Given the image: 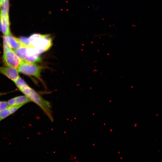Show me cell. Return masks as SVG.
<instances>
[{
    "instance_id": "5",
    "label": "cell",
    "mask_w": 162,
    "mask_h": 162,
    "mask_svg": "<svg viewBox=\"0 0 162 162\" xmlns=\"http://www.w3.org/2000/svg\"><path fill=\"white\" fill-rule=\"evenodd\" d=\"M3 59L6 65L17 69L22 62L12 49L4 52Z\"/></svg>"
},
{
    "instance_id": "2",
    "label": "cell",
    "mask_w": 162,
    "mask_h": 162,
    "mask_svg": "<svg viewBox=\"0 0 162 162\" xmlns=\"http://www.w3.org/2000/svg\"><path fill=\"white\" fill-rule=\"evenodd\" d=\"M30 46L36 48L40 54L48 50L52 45V40L49 34H34L28 38Z\"/></svg>"
},
{
    "instance_id": "11",
    "label": "cell",
    "mask_w": 162,
    "mask_h": 162,
    "mask_svg": "<svg viewBox=\"0 0 162 162\" xmlns=\"http://www.w3.org/2000/svg\"><path fill=\"white\" fill-rule=\"evenodd\" d=\"M14 82L19 89L28 86L26 83L20 77Z\"/></svg>"
},
{
    "instance_id": "1",
    "label": "cell",
    "mask_w": 162,
    "mask_h": 162,
    "mask_svg": "<svg viewBox=\"0 0 162 162\" xmlns=\"http://www.w3.org/2000/svg\"><path fill=\"white\" fill-rule=\"evenodd\" d=\"M31 101L38 105L46 114L50 119L53 121L52 112V106L50 103L44 99L33 89L28 86L19 89Z\"/></svg>"
},
{
    "instance_id": "15",
    "label": "cell",
    "mask_w": 162,
    "mask_h": 162,
    "mask_svg": "<svg viewBox=\"0 0 162 162\" xmlns=\"http://www.w3.org/2000/svg\"><path fill=\"white\" fill-rule=\"evenodd\" d=\"M5 93H0V96L3 95L5 94Z\"/></svg>"
},
{
    "instance_id": "17",
    "label": "cell",
    "mask_w": 162,
    "mask_h": 162,
    "mask_svg": "<svg viewBox=\"0 0 162 162\" xmlns=\"http://www.w3.org/2000/svg\"><path fill=\"white\" fill-rule=\"evenodd\" d=\"M3 0H0L1 2H2L3 1Z\"/></svg>"
},
{
    "instance_id": "10",
    "label": "cell",
    "mask_w": 162,
    "mask_h": 162,
    "mask_svg": "<svg viewBox=\"0 0 162 162\" xmlns=\"http://www.w3.org/2000/svg\"><path fill=\"white\" fill-rule=\"evenodd\" d=\"M1 3V15H8L9 0H3Z\"/></svg>"
},
{
    "instance_id": "7",
    "label": "cell",
    "mask_w": 162,
    "mask_h": 162,
    "mask_svg": "<svg viewBox=\"0 0 162 162\" xmlns=\"http://www.w3.org/2000/svg\"><path fill=\"white\" fill-rule=\"evenodd\" d=\"M4 38L13 50L25 46L21 42L19 38L13 36L11 34L8 35H4Z\"/></svg>"
},
{
    "instance_id": "3",
    "label": "cell",
    "mask_w": 162,
    "mask_h": 162,
    "mask_svg": "<svg viewBox=\"0 0 162 162\" xmlns=\"http://www.w3.org/2000/svg\"><path fill=\"white\" fill-rule=\"evenodd\" d=\"M14 50L23 62L35 63L41 61L40 54L36 48L31 46H23Z\"/></svg>"
},
{
    "instance_id": "4",
    "label": "cell",
    "mask_w": 162,
    "mask_h": 162,
    "mask_svg": "<svg viewBox=\"0 0 162 162\" xmlns=\"http://www.w3.org/2000/svg\"><path fill=\"white\" fill-rule=\"evenodd\" d=\"M43 66L35 63L22 62L17 70L19 72L26 75L34 76L41 80L40 74Z\"/></svg>"
},
{
    "instance_id": "8",
    "label": "cell",
    "mask_w": 162,
    "mask_h": 162,
    "mask_svg": "<svg viewBox=\"0 0 162 162\" xmlns=\"http://www.w3.org/2000/svg\"><path fill=\"white\" fill-rule=\"evenodd\" d=\"M31 102L26 96H21L15 97L7 102L9 106L23 105L26 104Z\"/></svg>"
},
{
    "instance_id": "14",
    "label": "cell",
    "mask_w": 162,
    "mask_h": 162,
    "mask_svg": "<svg viewBox=\"0 0 162 162\" xmlns=\"http://www.w3.org/2000/svg\"><path fill=\"white\" fill-rule=\"evenodd\" d=\"M0 31L2 32V15L0 13Z\"/></svg>"
},
{
    "instance_id": "9",
    "label": "cell",
    "mask_w": 162,
    "mask_h": 162,
    "mask_svg": "<svg viewBox=\"0 0 162 162\" xmlns=\"http://www.w3.org/2000/svg\"><path fill=\"white\" fill-rule=\"evenodd\" d=\"M22 105L9 106L0 113V122L13 113Z\"/></svg>"
},
{
    "instance_id": "13",
    "label": "cell",
    "mask_w": 162,
    "mask_h": 162,
    "mask_svg": "<svg viewBox=\"0 0 162 162\" xmlns=\"http://www.w3.org/2000/svg\"><path fill=\"white\" fill-rule=\"evenodd\" d=\"M8 106L7 102L0 101V113Z\"/></svg>"
},
{
    "instance_id": "6",
    "label": "cell",
    "mask_w": 162,
    "mask_h": 162,
    "mask_svg": "<svg viewBox=\"0 0 162 162\" xmlns=\"http://www.w3.org/2000/svg\"><path fill=\"white\" fill-rule=\"evenodd\" d=\"M0 73L14 81L20 77L17 69L11 67H0Z\"/></svg>"
},
{
    "instance_id": "12",
    "label": "cell",
    "mask_w": 162,
    "mask_h": 162,
    "mask_svg": "<svg viewBox=\"0 0 162 162\" xmlns=\"http://www.w3.org/2000/svg\"><path fill=\"white\" fill-rule=\"evenodd\" d=\"M21 42L25 46H30V44L28 38H27L21 37L19 38Z\"/></svg>"
},
{
    "instance_id": "16",
    "label": "cell",
    "mask_w": 162,
    "mask_h": 162,
    "mask_svg": "<svg viewBox=\"0 0 162 162\" xmlns=\"http://www.w3.org/2000/svg\"><path fill=\"white\" fill-rule=\"evenodd\" d=\"M1 1H0V7H1Z\"/></svg>"
}]
</instances>
